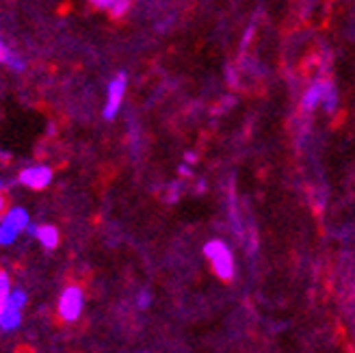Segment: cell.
Here are the masks:
<instances>
[{
	"label": "cell",
	"mask_w": 355,
	"mask_h": 353,
	"mask_svg": "<svg viewBox=\"0 0 355 353\" xmlns=\"http://www.w3.org/2000/svg\"><path fill=\"white\" fill-rule=\"evenodd\" d=\"M29 226H31V215L22 206L9 208L3 217H0V245H11V243H16L18 234L26 232Z\"/></svg>",
	"instance_id": "obj_1"
},
{
	"label": "cell",
	"mask_w": 355,
	"mask_h": 353,
	"mask_svg": "<svg viewBox=\"0 0 355 353\" xmlns=\"http://www.w3.org/2000/svg\"><path fill=\"white\" fill-rule=\"evenodd\" d=\"M26 302H29L26 291H22V289H13L11 291L3 312H0V330H3V332H13V330L20 328L22 312L26 308Z\"/></svg>",
	"instance_id": "obj_2"
},
{
	"label": "cell",
	"mask_w": 355,
	"mask_h": 353,
	"mask_svg": "<svg viewBox=\"0 0 355 353\" xmlns=\"http://www.w3.org/2000/svg\"><path fill=\"white\" fill-rule=\"evenodd\" d=\"M83 308H85V293L76 284H70L65 287V291L59 297V317L65 323H74L80 319L83 315Z\"/></svg>",
	"instance_id": "obj_3"
},
{
	"label": "cell",
	"mask_w": 355,
	"mask_h": 353,
	"mask_svg": "<svg viewBox=\"0 0 355 353\" xmlns=\"http://www.w3.org/2000/svg\"><path fill=\"white\" fill-rule=\"evenodd\" d=\"M204 252H206V258L210 260L217 276L223 278V280H230L232 276H234V258H232V252L228 249L225 243L210 241L208 245L204 247Z\"/></svg>",
	"instance_id": "obj_4"
},
{
	"label": "cell",
	"mask_w": 355,
	"mask_h": 353,
	"mask_svg": "<svg viewBox=\"0 0 355 353\" xmlns=\"http://www.w3.org/2000/svg\"><path fill=\"white\" fill-rule=\"evenodd\" d=\"M18 180L24 186L39 191V188H46L52 182V169L46 167V165H31V167H26V169L20 171Z\"/></svg>",
	"instance_id": "obj_5"
},
{
	"label": "cell",
	"mask_w": 355,
	"mask_h": 353,
	"mask_svg": "<svg viewBox=\"0 0 355 353\" xmlns=\"http://www.w3.org/2000/svg\"><path fill=\"white\" fill-rule=\"evenodd\" d=\"M124 89H126V78L117 76L111 85H108V93H106V104H104V117L113 119L115 113L121 106V98H124Z\"/></svg>",
	"instance_id": "obj_6"
},
{
	"label": "cell",
	"mask_w": 355,
	"mask_h": 353,
	"mask_svg": "<svg viewBox=\"0 0 355 353\" xmlns=\"http://www.w3.org/2000/svg\"><path fill=\"white\" fill-rule=\"evenodd\" d=\"M35 239L42 243V247L46 249H54L59 245V230L54 226H37Z\"/></svg>",
	"instance_id": "obj_7"
},
{
	"label": "cell",
	"mask_w": 355,
	"mask_h": 353,
	"mask_svg": "<svg viewBox=\"0 0 355 353\" xmlns=\"http://www.w3.org/2000/svg\"><path fill=\"white\" fill-rule=\"evenodd\" d=\"M0 63H5L7 67H11V70H16V72H22L26 63L18 57L16 52H11L7 46H0Z\"/></svg>",
	"instance_id": "obj_8"
},
{
	"label": "cell",
	"mask_w": 355,
	"mask_h": 353,
	"mask_svg": "<svg viewBox=\"0 0 355 353\" xmlns=\"http://www.w3.org/2000/svg\"><path fill=\"white\" fill-rule=\"evenodd\" d=\"M11 280H9V276L5 273V271H0V312H3V308H5V304H7V300H9V295H11Z\"/></svg>",
	"instance_id": "obj_9"
},
{
	"label": "cell",
	"mask_w": 355,
	"mask_h": 353,
	"mask_svg": "<svg viewBox=\"0 0 355 353\" xmlns=\"http://www.w3.org/2000/svg\"><path fill=\"white\" fill-rule=\"evenodd\" d=\"M126 0H113V5H111V11H113V16H121V13H124V9H126Z\"/></svg>",
	"instance_id": "obj_10"
},
{
	"label": "cell",
	"mask_w": 355,
	"mask_h": 353,
	"mask_svg": "<svg viewBox=\"0 0 355 353\" xmlns=\"http://www.w3.org/2000/svg\"><path fill=\"white\" fill-rule=\"evenodd\" d=\"M91 3H93L95 7H100V9H104V7H108V9H111L113 0H91Z\"/></svg>",
	"instance_id": "obj_11"
},
{
	"label": "cell",
	"mask_w": 355,
	"mask_h": 353,
	"mask_svg": "<svg viewBox=\"0 0 355 353\" xmlns=\"http://www.w3.org/2000/svg\"><path fill=\"white\" fill-rule=\"evenodd\" d=\"M147 304H149V293H141V295H139V306L145 308Z\"/></svg>",
	"instance_id": "obj_12"
},
{
	"label": "cell",
	"mask_w": 355,
	"mask_h": 353,
	"mask_svg": "<svg viewBox=\"0 0 355 353\" xmlns=\"http://www.w3.org/2000/svg\"><path fill=\"white\" fill-rule=\"evenodd\" d=\"M5 208H7V199H5V195L0 193V215L5 212Z\"/></svg>",
	"instance_id": "obj_13"
},
{
	"label": "cell",
	"mask_w": 355,
	"mask_h": 353,
	"mask_svg": "<svg viewBox=\"0 0 355 353\" xmlns=\"http://www.w3.org/2000/svg\"><path fill=\"white\" fill-rule=\"evenodd\" d=\"M5 188V180H3V175H0V191Z\"/></svg>",
	"instance_id": "obj_14"
},
{
	"label": "cell",
	"mask_w": 355,
	"mask_h": 353,
	"mask_svg": "<svg viewBox=\"0 0 355 353\" xmlns=\"http://www.w3.org/2000/svg\"><path fill=\"white\" fill-rule=\"evenodd\" d=\"M0 46H5V44H3V37H0Z\"/></svg>",
	"instance_id": "obj_15"
}]
</instances>
